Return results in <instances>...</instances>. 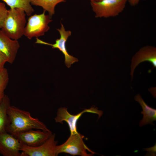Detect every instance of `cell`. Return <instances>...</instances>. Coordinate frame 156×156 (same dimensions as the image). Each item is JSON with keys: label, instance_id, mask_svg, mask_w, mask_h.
<instances>
[{"label": "cell", "instance_id": "6da1fadb", "mask_svg": "<svg viewBox=\"0 0 156 156\" xmlns=\"http://www.w3.org/2000/svg\"><path fill=\"white\" fill-rule=\"evenodd\" d=\"M7 114L8 122L5 131L12 135L32 129L51 131L42 122L32 117L28 112L10 105Z\"/></svg>", "mask_w": 156, "mask_h": 156}, {"label": "cell", "instance_id": "7a4b0ae2", "mask_svg": "<svg viewBox=\"0 0 156 156\" xmlns=\"http://www.w3.org/2000/svg\"><path fill=\"white\" fill-rule=\"evenodd\" d=\"M26 15L25 11L21 8H10L8 10L1 30L10 38L18 40L24 35L27 23Z\"/></svg>", "mask_w": 156, "mask_h": 156}, {"label": "cell", "instance_id": "3957f363", "mask_svg": "<svg viewBox=\"0 0 156 156\" xmlns=\"http://www.w3.org/2000/svg\"><path fill=\"white\" fill-rule=\"evenodd\" d=\"M84 138V136L79 132L70 134L64 143L57 145L56 153L57 156L61 153L81 156H90L96 153L85 145L83 141Z\"/></svg>", "mask_w": 156, "mask_h": 156}, {"label": "cell", "instance_id": "277c9868", "mask_svg": "<svg viewBox=\"0 0 156 156\" xmlns=\"http://www.w3.org/2000/svg\"><path fill=\"white\" fill-rule=\"evenodd\" d=\"M45 12L43 11L42 14H35L29 17L24 33V35L28 39L43 36L49 30V24L52 20Z\"/></svg>", "mask_w": 156, "mask_h": 156}, {"label": "cell", "instance_id": "5b68a950", "mask_svg": "<svg viewBox=\"0 0 156 156\" xmlns=\"http://www.w3.org/2000/svg\"><path fill=\"white\" fill-rule=\"evenodd\" d=\"M128 0H102L90 1L96 18H109L118 15L123 10Z\"/></svg>", "mask_w": 156, "mask_h": 156}, {"label": "cell", "instance_id": "8992f818", "mask_svg": "<svg viewBox=\"0 0 156 156\" xmlns=\"http://www.w3.org/2000/svg\"><path fill=\"white\" fill-rule=\"evenodd\" d=\"M55 134H52L41 145L36 147L29 146L21 143L20 150L22 156H57L56 147L57 141Z\"/></svg>", "mask_w": 156, "mask_h": 156}, {"label": "cell", "instance_id": "52a82bcc", "mask_svg": "<svg viewBox=\"0 0 156 156\" xmlns=\"http://www.w3.org/2000/svg\"><path fill=\"white\" fill-rule=\"evenodd\" d=\"M98 109L95 106H92L89 109H85L81 112L74 115L69 113L67 108L61 107L58 109L54 120L56 123H62L63 121L66 122L69 126L70 134H75L78 133L77 130V122L84 113L89 112L97 114L99 115L98 118H100L103 112L98 110Z\"/></svg>", "mask_w": 156, "mask_h": 156}, {"label": "cell", "instance_id": "ba28073f", "mask_svg": "<svg viewBox=\"0 0 156 156\" xmlns=\"http://www.w3.org/2000/svg\"><path fill=\"white\" fill-rule=\"evenodd\" d=\"M61 27L57 30L59 32L60 37L57 39L54 44H52L43 41L38 38H36V44L47 45L51 46L53 49H58L62 52L65 57L64 63L66 66L70 68L72 64L78 61V59L70 55L68 53L66 46V43L68 37L71 35L70 30H66L63 24L61 23Z\"/></svg>", "mask_w": 156, "mask_h": 156}, {"label": "cell", "instance_id": "9c48e42d", "mask_svg": "<svg viewBox=\"0 0 156 156\" xmlns=\"http://www.w3.org/2000/svg\"><path fill=\"white\" fill-rule=\"evenodd\" d=\"M52 134L51 131L32 129L13 135L21 144L29 146L36 147L44 142Z\"/></svg>", "mask_w": 156, "mask_h": 156}, {"label": "cell", "instance_id": "30bf717a", "mask_svg": "<svg viewBox=\"0 0 156 156\" xmlns=\"http://www.w3.org/2000/svg\"><path fill=\"white\" fill-rule=\"evenodd\" d=\"M21 143L12 134L5 131L0 133V154L3 156H22Z\"/></svg>", "mask_w": 156, "mask_h": 156}, {"label": "cell", "instance_id": "8fae6325", "mask_svg": "<svg viewBox=\"0 0 156 156\" xmlns=\"http://www.w3.org/2000/svg\"><path fill=\"white\" fill-rule=\"evenodd\" d=\"M20 46L18 40L10 38L0 29V52L6 57L10 64L14 62Z\"/></svg>", "mask_w": 156, "mask_h": 156}, {"label": "cell", "instance_id": "7c38bea8", "mask_svg": "<svg viewBox=\"0 0 156 156\" xmlns=\"http://www.w3.org/2000/svg\"><path fill=\"white\" fill-rule=\"evenodd\" d=\"M131 75L133 78L135 68L140 63L148 61L156 67V48L153 46H145L139 50L134 55L131 60Z\"/></svg>", "mask_w": 156, "mask_h": 156}, {"label": "cell", "instance_id": "4fadbf2b", "mask_svg": "<svg viewBox=\"0 0 156 156\" xmlns=\"http://www.w3.org/2000/svg\"><path fill=\"white\" fill-rule=\"evenodd\" d=\"M134 99L140 104L143 110L141 113L143 114V118L140 122L139 126L141 127L148 124L154 125L153 122L156 120V109L148 105L140 94L137 95Z\"/></svg>", "mask_w": 156, "mask_h": 156}, {"label": "cell", "instance_id": "5bb4252c", "mask_svg": "<svg viewBox=\"0 0 156 156\" xmlns=\"http://www.w3.org/2000/svg\"><path fill=\"white\" fill-rule=\"evenodd\" d=\"M67 0H31V5L42 7L43 11L47 12L48 15L52 18L55 14V8L58 4L64 2Z\"/></svg>", "mask_w": 156, "mask_h": 156}, {"label": "cell", "instance_id": "9a60e30c", "mask_svg": "<svg viewBox=\"0 0 156 156\" xmlns=\"http://www.w3.org/2000/svg\"><path fill=\"white\" fill-rule=\"evenodd\" d=\"M10 105V99L5 94L0 103V133L6 131L5 127L8 122L7 111Z\"/></svg>", "mask_w": 156, "mask_h": 156}, {"label": "cell", "instance_id": "2e32d148", "mask_svg": "<svg viewBox=\"0 0 156 156\" xmlns=\"http://www.w3.org/2000/svg\"><path fill=\"white\" fill-rule=\"evenodd\" d=\"M10 8H20L23 9L27 16L31 15L34 10L31 4V0H2Z\"/></svg>", "mask_w": 156, "mask_h": 156}, {"label": "cell", "instance_id": "e0dca14e", "mask_svg": "<svg viewBox=\"0 0 156 156\" xmlns=\"http://www.w3.org/2000/svg\"><path fill=\"white\" fill-rule=\"evenodd\" d=\"M9 81L8 72L5 68L0 70V103L5 94L4 91Z\"/></svg>", "mask_w": 156, "mask_h": 156}, {"label": "cell", "instance_id": "ac0fdd59", "mask_svg": "<svg viewBox=\"0 0 156 156\" xmlns=\"http://www.w3.org/2000/svg\"><path fill=\"white\" fill-rule=\"evenodd\" d=\"M8 10L5 4L0 1V29L7 16Z\"/></svg>", "mask_w": 156, "mask_h": 156}, {"label": "cell", "instance_id": "d6986e66", "mask_svg": "<svg viewBox=\"0 0 156 156\" xmlns=\"http://www.w3.org/2000/svg\"><path fill=\"white\" fill-rule=\"evenodd\" d=\"M156 144L152 147L150 148H144V151H147L148 153L145 155L146 156H156Z\"/></svg>", "mask_w": 156, "mask_h": 156}, {"label": "cell", "instance_id": "ffe728a7", "mask_svg": "<svg viewBox=\"0 0 156 156\" xmlns=\"http://www.w3.org/2000/svg\"><path fill=\"white\" fill-rule=\"evenodd\" d=\"M6 62H8L7 58L0 52V70L4 68V66Z\"/></svg>", "mask_w": 156, "mask_h": 156}, {"label": "cell", "instance_id": "44dd1931", "mask_svg": "<svg viewBox=\"0 0 156 156\" xmlns=\"http://www.w3.org/2000/svg\"><path fill=\"white\" fill-rule=\"evenodd\" d=\"M140 0H128L130 5L132 6H134L137 5Z\"/></svg>", "mask_w": 156, "mask_h": 156}, {"label": "cell", "instance_id": "7402d4cb", "mask_svg": "<svg viewBox=\"0 0 156 156\" xmlns=\"http://www.w3.org/2000/svg\"><path fill=\"white\" fill-rule=\"evenodd\" d=\"M90 1H99L102 0H89Z\"/></svg>", "mask_w": 156, "mask_h": 156}]
</instances>
